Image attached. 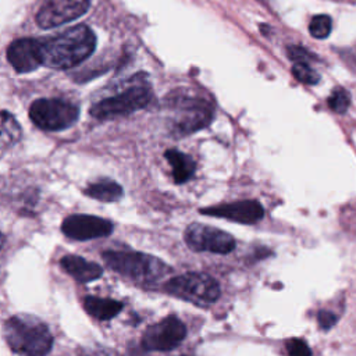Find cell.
Listing matches in <instances>:
<instances>
[{
	"label": "cell",
	"mask_w": 356,
	"mask_h": 356,
	"mask_svg": "<svg viewBox=\"0 0 356 356\" xmlns=\"http://www.w3.org/2000/svg\"><path fill=\"white\" fill-rule=\"evenodd\" d=\"M152 99L153 93L150 86L145 83H135L127 90L93 104L90 114L99 120L115 118L145 108L152 102Z\"/></svg>",
	"instance_id": "7"
},
{
	"label": "cell",
	"mask_w": 356,
	"mask_h": 356,
	"mask_svg": "<svg viewBox=\"0 0 356 356\" xmlns=\"http://www.w3.org/2000/svg\"><path fill=\"white\" fill-rule=\"evenodd\" d=\"M83 193L92 199L100 200V202H117L121 199L124 191L120 184H117L113 179L108 178H102L96 182H92L88 185V188L83 191Z\"/></svg>",
	"instance_id": "17"
},
{
	"label": "cell",
	"mask_w": 356,
	"mask_h": 356,
	"mask_svg": "<svg viewBox=\"0 0 356 356\" xmlns=\"http://www.w3.org/2000/svg\"><path fill=\"white\" fill-rule=\"evenodd\" d=\"M89 4V0H47L36 14V24L42 29L60 26L82 17Z\"/></svg>",
	"instance_id": "10"
},
{
	"label": "cell",
	"mask_w": 356,
	"mask_h": 356,
	"mask_svg": "<svg viewBox=\"0 0 356 356\" xmlns=\"http://www.w3.org/2000/svg\"><path fill=\"white\" fill-rule=\"evenodd\" d=\"M332 29V21L331 17L325 14H318L312 18L309 24V32L316 39H325L331 33Z\"/></svg>",
	"instance_id": "19"
},
{
	"label": "cell",
	"mask_w": 356,
	"mask_h": 356,
	"mask_svg": "<svg viewBox=\"0 0 356 356\" xmlns=\"http://www.w3.org/2000/svg\"><path fill=\"white\" fill-rule=\"evenodd\" d=\"M164 289L170 295L197 306L217 302L221 293L218 282L204 273H185L172 277L165 282Z\"/></svg>",
	"instance_id": "4"
},
{
	"label": "cell",
	"mask_w": 356,
	"mask_h": 356,
	"mask_svg": "<svg viewBox=\"0 0 356 356\" xmlns=\"http://www.w3.org/2000/svg\"><path fill=\"white\" fill-rule=\"evenodd\" d=\"M185 337V324L177 316H168L145 331L142 337V346L146 350L167 352L177 348Z\"/></svg>",
	"instance_id": "9"
},
{
	"label": "cell",
	"mask_w": 356,
	"mask_h": 356,
	"mask_svg": "<svg viewBox=\"0 0 356 356\" xmlns=\"http://www.w3.org/2000/svg\"><path fill=\"white\" fill-rule=\"evenodd\" d=\"M21 138V128L17 120L8 114L6 110L1 113V143L13 145Z\"/></svg>",
	"instance_id": "18"
},
{
	"label": "cell",
	"mask_w": 356,
	"mask_h": 356,
	"mask_svg": "<svg viewBox=\"0 0 356 356\" xmlns=\"http://www.w3.org/2000/svg\"><path fill=\"white\" fill-rule=\"evenodd\" d=\"M317 321H318V325L324 330H328L331 328L335 323H337V316L328 310H321L318 312L317 314Z\"/></svg>",
	"instance_id": "23"
},
{
	"label": "cell",
	"mask_w": 356,
	"mask_h": 356,
	"mask_svg": "<svg viewBox=\"0 0 356 356\" xmlns=\"http://www.w3.org/2000/svg\"><path fill=\"white\" fill-rule=\"evenodd\" d=\"M61 268L70 274L75 281L86 284L95 281L103 275V268L95 263L76 254H67L60 259Z\"/></svg>",
	"instance_id": "14"
},
{
	"label": "cell",
	"mask_w": 356,
	"mask_h": 356,
	"mask_svg": "<svg viewBox=\"0 0 356 356\" xmlns=\"http://www.w3.org/2000/svg\"><path fill=\"white\" fill-rule=\"evenodd\" d=\"M170 106L177 111L172 129L177 135H188L204 128L213 118V108L209 102L188 93H174Z\"/></svg>",
	"instance_id": "6"
},
{
	"label": "cell",
	"mask_w": 356,
	"mask_h": 356,
	"mask_svg": "<svg viewBox=\"0 0 356 356\" xmlns=\"http://www.w3.org/2000/svg\"><path fill=\"white\" fill-rule=\"evenodd\" d=\"M184 239L186 246L195 252L227 254L236 246L235 238L228 232L200 222L189 224L184 232Z\"/></svg>",
	"instance_id": "8"
},
{
	"label": "cell",
	"mask_w": 356,
	"mask_h": 356,
	"mask_svg": "<svg viewBox=\"0 0 356 356\" xmlns=\"http://www.w3.org/2000/svg\"><path fill=\"white\" fill-rule=\"evenodd\" d=\"M292 75L302 83L316 85L320 81V75L307 63H295L292 67Z\"/></svg>",
	"instance_id": "20"
},
{
	"label": "cell",
	"mask_w": 356,
	"mask_h": 356,
	"mask_svg": "<svg viewBox=\"0 0 356 356\" xmlns=\"http://www.w3.org/2000/svg\"><path fill=\"white\" fill-rule=\"evenodd\" d=\"M288 54H289V58L295 60L296 63H306L310 58V54L306 50L296 46H291L288 49Z\"/></svg>",
	"instance_id": "24"
},
{
	"label": "cell",
	"mask_w": 356,
	"mask_h": 356,
	"mask_svg": "<svg viewBox=\"0 0 356 356\" xmlns=\"http://www.w3.org/2000/svg\"><path fill=\"white\" fill-rule=\"evenodd\" d=\"M200 213L218 217V218H225L239 224H256L264 216L263 206L253 199L210 206V207L202 209Z\"/></svg>",
	"instance_id": "12"
},
{
	"label": "cell",
	"mask_w": 356,
	"mask_h": 356,
	"mask_svg": "<svg viewBox=\"0 0 356 356\" xmlns=\"http://www.w3.org/2000/svg\"><path fill=\"white\" fill-rule=\"evenodd\" d=\"M3 335L11 350L21 356H46L53 346L51 332L35 316H11L4 323Z\"/></svg>",
	"instance_id": "2"
},
{
	"label": "cell",
	"mask_w": 356,
	"mask_h": 356,
	"mask_svg": "<svg viewBox=\"0 0 356 356\" xmlns=\"http://www.w3.org/2000/svg\"><path fill=\"white\" fill-rule=\"evenodd\" d=\"M102 256L111 270L140 285L157 284L171 271L161 259L142 252L107 250Z\"/></svg>",
	"instance_id": "3"
},
{
	"label": "cell",
	"mask_w": 356,
	"mask_h": 356,
	"mask_svg": "<svg viewBox=\"0 0 356 356\" xmlns=\"http://www.w3.org/2000/svg\"><path fill=\"white\" fill-rule=\"evenodd\" d=\"M7 60L21 74L31 72L43 64L40 40L24 38L17 39L7 47Z\"/></svg>",
	"instance_id": "13"
},
{
	"label": "cell",
	"mask_w": 356,
	"mask_h": 356,
	"mask_svg": "<svg viewBox=\"0 0 356 356\" xmlns=\"http://www.w3.org/2000/svg\"><path fill=\"white\" fill-rule=\"evenodd\" d=\"M285 346L289 356H312V350L303 339L291 338L286 341Z\"/></svg>",
	"instance_id": "22"
},
{
	"label": "cell",
	"mask_w": 356,
	"mask_h": 356,
	"mask_svg": "<svg viewBox=\"0 0 356 356\" xmlns=\"http://www.w3.org/2000/svg\"><path fill=\"white\" fill-rule=\"evenodd\" d=\"M43 64L54 70H67L85 61L96 47V36L86 25H75L67 31L40 40Z\"/></svg>",
	"instance_id": "1"
},
{
	"label": "cell",
	"mask_w": 356,
	"mask_h": 356,
	"mask_svg": "<svg viewBox=\"0 0 356 356\" xmlns=\"http://www.w3.org/2000/svg\"><path fill=\"white\" fill-rule=\"evenodd\" d=\"M124 305L115 299L108 298H97V296H86L83 299V309L92 317L97 320H110L117 316L122 310Z\"/></svg>",
	"instance_id": "15"
},
{
	"label": "cell",
	"mask_w": 356,
	"mask_h": 356,
	"mask_svg": "<svg viewBox=\"0 0 356 356\" xmlns=\"http://www.w3.org/2000/svg\"><path fill=\"white\" fill-rule=\"evenodd\" d=\"M114 229L111 221L92 214H71L64 218L61 231L65 236L76 241H89L108 236Z\"/></svg>",
	"instance_id": "11"
},
{
	"label": "cell",
	"mask_w": 356,
	"mask_h": 356,
	"mask_svg": "<svg viewBox=\"0 0 356 356\" xmlns=\"http://www.w3.org/2000/svg\"><path fill=\"white\" fill-rule=\"evenodd\" d=\"M350 104V97L343 88H337L328 97V106L334 113L343 114Z\"/></svg>",
	"instance_id": "21"
},
{
	"label": "cell",
	"mask_w": 356,
	"mask_h": 356,
	"mask_svg": "<svg viewBox=\"0 0 356 356\" xmlns=\"http://www.w3.org/2000/svg\"><path fill=\"white\" fill-rule=\"evenodd\" d=\"M164 157L172 168V179L175 184H184L193 177L196 165L191 156L177 149H170L164 153Z\"/></svg>",
	"instance_id": "16"
},
{
	"label": "cell",
	"mask_w": 356,
	"mask_h": 356,
	"mask_svg": "<svg viewBox=\"0 0 356 356\" xmlns=\"http://www.w3.org/2000/svg\"><path fill=\"white\" fill-rule=\"evenodd\" d=\"M78 117V106L64 99H38L29 107V118L43 131L67 129Z\"/></svg>",
	"instance_id": "5"
}]
</instances>
